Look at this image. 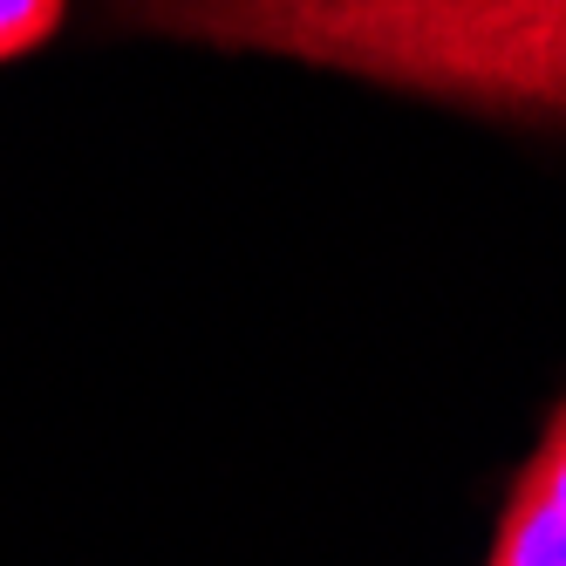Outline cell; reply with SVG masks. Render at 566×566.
<instances>
[{
	"instance_id": "1",
	"label": "cell",
	"mask_w": 566,
	"mask_h": 566,
	"mask_svg": "<svg viewBox=\"0 0 566 566\" xmlns=\"http://www.w3.org/2000/svg\"><path fill=\"white\" fill-rule=\"evenodd\" d=\"M109 21L566 130V0H103Z\"/></svg>"
},
{
	"instance_id": "2",
	"label": "cell",
	"mask_w": 566,
	"mask_h": 566,
	"mask_svg": "<svg viewBox=\"0 0 566 566\" xmlns=\"http://www.w3.org/2000/svg\"><path fill=\"white\" fill-rule=\"evenodd\" d=\"M69 21V0H0V62H21Z\"/></svg>"
}]
</instances>
